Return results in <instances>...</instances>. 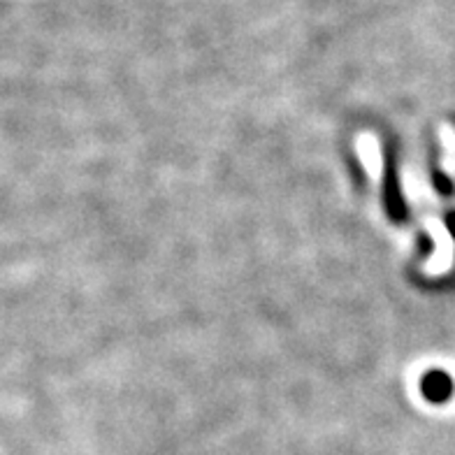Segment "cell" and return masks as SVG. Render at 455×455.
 <instances>
[{
	"instance_id": "6da1fadb",
	"label": "cell",
	"mask_w": 455,
	"mask_h": 455,
	"mask_svg": "<svg viewBox=\"0 0 455 455\" xmlns=\"http://www.w3.org/2000/svg\"><path fill=\"white\" fill-rule=\"evenodd\" d=\"M423 390H426L427 400L443 402L451 393H453V381H451L443 371H435V374H427L426 377V381H423Z\"/></svg>"
},
{
	"instance_id": "3957f363",
	"label": "cell",
	"mask_w": 455,
	"mask_h": 455,
	"mask_svg": "<svg viewBox=\"0 0 455 455\" xmlns=\"http://www.w3.org/2000/svg\"><path fill=\"white\" fill-rule=\"evenodd\" d=\"M451 228H453V233H455V216H453V219H451Z\"/></svg>"
},
{
	"instance_id": "7a4b0ae2",
	"label": "cell",
	"mask_w": 455,
	"mask_h": 455,
	"mask_svg": "<svg viewBox=\"0 0 455 455\" xmlns=\"http://www.w3.org/2000/svg\"><path fill=\"white\" fill-rule=\"evenodd\" d=\"M360 149H363V154H365V165L370 168V172H377V168H374V163L379 165V149H377V144L371 142V140H363L360 142Z\"/></svg>"
}]
</instances>
